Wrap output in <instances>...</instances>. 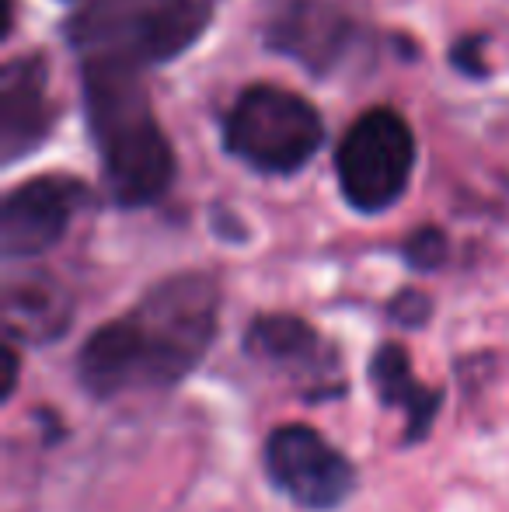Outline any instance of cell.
Here are the masks:
<instances>
[{
  "label": "cell",
  "instance_id": "1",
  "mask_svg": "<svg viewBox=\"0 0 509 512\" xmlns=\"http://www.w3.org/2000/svg\"><path fill=\"white\" fill-rule=\"evenodd\" d=\"M217 321V279L178 272L150 286L126 317L91 331L77 352V377L95 398L161 391L203 363Z\"/></svg>",
  "mask_w": 509,
  "mask_h": 512
},
{
  "label": "cell",
  "instance_id": "2",
  "mask_svg": "<svg viewBox=\"0 0 509 512\" xmlns=\"http://www.w3.org/2000/svg\"><path fill=\"white\" fill-rule=\"evenodd\" d=\"M81 95L109 199L119 209L161 203L175 185L178 161L150 102L143 70L81 60Z\"/></svg>",
  "mask_w": 509,
  "mask_h": 512
},
{
  "label": "cell",
  "instance_id": "3",
  "mask_svg": "<svg viewBox=\"0 0 509 512\" xmlns=\"http://www.w3.org/2000/svg\"><path fill=\"white\" fill-rule=\"evenodd\" d=\"M210 21V0H91L63 25V39L81 60L147 70L189 53Z\"/></svg>",
  "mask_w": 509,
  "mask_h": 512
},
{
  "label": "cell",
  "instance_id": "4",
  "mask_svg": "<svg viewBox=\"0 0 509 512\" xmlns=\"http://www.w3.org/2000/svg\"><path fill=\"white\" fill-rule=\"evenodd\" d=\"M321 143V112L283 84H248L224 115V150L258 175H297L314 161Z\"/></svg>",
  "mask_w": 509,
  "mask_h": 512
},
{
  "label": "cell",
  "instance_id": "5",
  "mask_svg": "<svg viewBox=\"0 0 509 512\" xmlns=\"http://www.w3.org/2000/svg\"><path fill=\"white\" fill-rule=\"evenodd\" d=\"M419 161L408 119L391 105L367 108L335 147L339 192L356 213L377 216L408 192Z\"/></svg>",
  "mask_w": 509,
  "mask_h": 512
},
{
  "label": "cell",
  "instance_id": "6",
  "mask_svg": "<svg viewBox=\"0 0 509 512\" xmlns=\"http://www.w3.org/2000/svg\"><path fill=\"white\" fill-rule=\"evenodd\" d=\"M269 481L300 509H339L356 492V467L339 446H332L311 425H279L265 439Z\"/></svg>",
  "mask_w": 509,
  "mask_h": 512
},
{
  "label": "cell",
  "instance_id": "7",
  "mask_svg": "<svg viewBox=\"0 0 509 512\" xmlns=\"http://www.w3.org/2000/svg\"><path fill=\"white\" fill-rule=\"evenodd\" d=\"M262 42L314 77H328L363 42L339 0H262Z\"/></svg>",
  "mask_w": 509,
  "mask_h": 512
},
{
  "label": "cell",
  "instance_id": "8",
  "mask_svg": "<svg viewBox=\"0 0 509 512\" xmlns=\"http://www.w3.org/2000/svg\"><path fill=\"white\" fill-rule=\"evenodd\" d=\"M88 199V185L74 175H39L14 185L0 206L4 258H35L56 248Z\"/></svg>",
  "mask_w": 509,
  "mask_h": 512
},
{
  "label": "cell",
  "instance_id": "9",
  "mask_svg": "<svg viewBox=\"0 0 509 512\" xmlns=\"http://www.w3.org/2000/svg\"><path fill=\"white\" fill-rule=\"evenodd\" d=\"M56 115L60 108L49 95L46 56H11L0 70V157L4 164L35 154L53 133Z\"/></svg>",
  "mask_w": 509,
  "mask_h": 512
},
{
  "label": "cell",
  "instance_id": "10",
  "mask_svg": "<svg viewBox=\"0 0 509 512\" xmlns=\"http://www.w3.org/2000/svg\"><path fill=\"white\" fill-rule=\"evenodd\" d=\"M4 314L11 342L46 345L70 328L74 300L63 290L60 279L46 276V272H28V276L7 279Z\"/></svg>",
  "mask_w": 509,
  "mask_h": 512
},
{
  "label": "cell",
  "instance_id": "11",
  "mask_svg": "<svg viewBox=\"0 0 509 512\" xmlns=\"http://www.w3.org/2000/svg\"><path fill=\"white\" fill-rule=\"evenodd\" d=\"M370 380H374L377 394H381L384 405L401 408L408 418V443L422 439L433 425L436 411L443 405V394L426 387L422 380H415L412 359L401 345L387 342L377 349L374 363H370Z\"/></svg>",
  "mask_w": 509,
  "mask_h": 512
},
{
  "label": "cell",
  "instance_id": "12",
  "mask_svg": "<svg viewBox=\"0 0 509 512\" xmlns=\"http://www.w3.org/2000/svg\"><path fill=\"white\" fill-rule=\"evenodd\" d=\"M245 352L290 373H314L321 352V338L304 317L293 314H262L248 324Z\"/></svg>",
  "mask_w": 509,
  "mask_h": 512
},
{
  "label": "cell",
  "instance_id": "13",
  "mask_svg": "<svg viewBox=\"0 0 509 512\" xmlns=\"http://www.w3.org/2000/svg\"><path fill=\"white\" fill-rule=\"evenodd\" d=\"M450 241L440 227H419L405 237L401 244V258L412 265L415 272H436L443 262H447Z\"/></svg>",
  "mask_w": 509,
  "mask_h": 512
},
{
  "label": "cell",
  "instance_id": "14",
  "mask_svg": "<svg viewBox=\"0 0 509 512\" xmlns=\"http://www.w3.org/2000/svg\"><path fill=\"white\" fill-rule=\"evenodd\" d=\"M450 67L461 70L464 77H489V60H485V39L482 35H461V39L450 46Z\"/></svg>",
  "mask_w": 509,
  "mask_h": 512
},
{
  "label": "cell",
  "instance_id": "15",
  "mask_svg": "<svg viewBox=\"0 0 509 512\" xmlns=\"http://www.w3.org/2000/svg\"><path fill=\"white\" fill-rule=\"evenodd\" d=\"M391 321H398L401 328H419V324L429 321V310H433V304H429L426 293L419 290H401L398 297L391 300Z\"/></svg>",
  "mask_w": 509,
  "mask_h": 512
},
{
  "label": "cell",
  "instance_id": "16",
  "mask_svg": "<svg viewBox=\"0 0 509 512\" xmlns=\"http://www.w3.org/2000/svg\"><path fill=\"white\" fill-rule=\"evenodd\" d=\"M63 4H81L84 7V4H91V0H63Z\"/></svg>",
  "mask_w": 509,
  "mask_h": 512
}]
</instances>
